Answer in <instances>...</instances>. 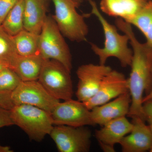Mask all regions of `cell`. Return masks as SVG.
<instances>
[{
  "label": "cell",
  "instance_id": "cell-1",
  "mask_svg": "<svg viewBox=\"0 0 152 152\" xmlns=\"http://www.w3.org/2000/svg\"><path fill=\"white\" fill-rule=\"evenodd\" d=\"M115 23L117 28L128 36L132 48L131 73L127 79L132 102L127 116L139 117L145 121L142 100L144 93L148 94L152 87V47L138 40L130 24L121 18H117Z\"/></svg>",
  "mask_w": 152,
  "mask_h": 152
},
{
  "label": "cell",
  "instance_id": "cell-2",
  "mask_svg": "<svg viewBox=\"0 0 152 152\" xmlns=\"http://www.w3.org/2000/svg\"><path fill=\"white\" fill-rule=\"evenodd\" d=\"M91 7V14L99 20L102 27L104 35V45L100 48L91 43L92 50L99 57V64L106 65L107 60L110 57H115L119 60L123 67L130 66L133 57L132 49L128 47L129 37L126 34H120L117 27L107 21L98 9L96 4L93 0H88Z\"/></svg>",
  "mask_w": 152,
  "mask_h": 152
},
{
  "label": "cell",
  "instance_id": "cell-3",
  "mask_svg": "<svg viewBox=\"0 0 152 152\" xmlns=\"http://www.w3.org/2000/svg\"><path fill=\"white\" fill-rule=\"evenodd\" d=\"M11 118L26 134L29 139L42 141L50 135L54 124L51 113L35 106L27 104L15 105L10 110Z\"/></svg>",
  "mask_w": 152,
  "mask_h": 152
},
{
  "label": "cell",
  "instance_id": "cell-4",
  "mask_svg": "<svg viewBox=\"0 0 152 152\" xmlns=\"http://www.w3.org/2000/svg\"><path fill=\"white\" fill-rule=\"evenodd\" d=\"M64 37L53 17L47 16L39 35V53L45 60L61 63L71 72L72 55Z\"/></svg>",
  "mask_w": 152,
  "mask_h": 152
},
{
  "label": "cell",
  "instance_id": "cell-5",
  "mask_svg": "<svg viewBox=\"0 0 152 152\" xmlns=\"http://www.w3.org/2000/svg\"><path fill=\"white\" fill-rule=\"evenodd\" d=\"M55 7L53 18L64 37L72 42L86 40L88 27L84 17L76 9L80 4L75 0H51Z\"/></svg>",
  "mask_w": 152,
  "mask_h": 152
},
{
  "label": "cell",
  "instance_id": "cell-6",
  "mask_svg": "<svg viewBox=\"0 0 152 152\" xmlns=\"http://www.w3.org/2000/svg\"><path fill=\"white\" fill-rule=\"evenodd\" d=\"M71 73L59 62L45 59L38 80L54 97L67 100L73 95Z\"/></svg>",
  "mask_w": 152,
  "mask_h": 152
},
{
  "label": "cell",
  "instance_id": "cell-7",
  "mask_svg": "<svg viewBox=\"0 0 152 152\" xmlns=\"http://www.w3.org/2000/svg\"><path fill=\"white\" fill-rule=\"evenodd\" d=\"M50 135L60 152L89 151L92 134L85 126L56 125Z\"/></svg>",
  "mask_w": 152,
  "mask_h": 152
},
{
  "label": "cell",
  "instance_id": "cell-8",
  "mask_svg": "<svg viewBox=\"0 0 152 152\" xmlns=\"http://www.w3.org/2000/svg\"><path fill=\"white\" fill-rule=\"evenodd\" d=\"M15 105H30L51 113L59 100L56 99L37 80L21 81L11 94Z\"/></svg>",
  "mask_w": 152,
  "mask_h": 152
},
{
  "label": "cell",
  "instance_id": "cell-9",
  "mask_svg": "<svg viewBox=\"0 0 152 152\" xmlns=\"http://www.w3.org/2000/svg\"><path fill=\"white\" fill-rule=\"evenodd\" d=\"M51 115L54 125L73 127L94 126L91 110L78 100L71 99L63 102H59Z\"/></svg>",
  "mask_w": 152,
  "mask_h": 152
},
{
  "label": "cell",
  "instance_id": "cell-10",
  "mask_svg": "<svg viewBox=\"0 0 152 152\" xmlns=\"http://www.w3.org/2000/svg\"><path fill=\"white\" fill-rule=\"evenodd\" d=\"M112 70L110 66L100 64H89L79 66L76 72L79 79L76 93L78 100L84 102L94 96L104 78Z\"/></svg>",
  "mask_w": 152,
  "mask_h": 152
},
{
  "label": "cell",
  "instance_id": "cell-11",
  "mask_svg": "<svg viewBox=\"0 0 152 152\" xmlns=\"http://www.w3.org/2000/svg\"><path fill=\"white\" fill-rule=\"evenodd\" d=\"M129 91L128 79L122 73L112 69L104 78L96 94L83 102L91 110Z\"/></svg>",
  "mask_w": 152,
  "mask_h": 152
},
{
  "label": "cell",
  "instance_id": "cell-12",
  "mask_svg": "<svg viewBox=\"0 0 152 152\" xmlns=\"http://www.w3.org/2000/svg\"><path fill=\"white\" fill-rule=\"evenodd\" d=\"M133 126L126 116L121 117L108 122L96 130L95 137L104 152H115V146L130 132Z\"/></svg>",
  "mask_w": 152,
  "mask_h": 152
},
{
  "label": "cell",
  "instance_id": "cell-13",
  "mask_svg": "<svg viewBox=\"0 0 152 152\" xmlns=\"http://www.w3.org/2000/svg\"><path fill=\"white\" fill-rule=\"evenodd\" d=\"M131 102V95L129 91L113 100L93 108L91 110V113L94 126H102L112 120L128 115Z\"/></svg>",
  "mask_w": 152,
  "mask_h": 152
},
{
  "label": "cell",
  "instance_id": "cell-14",
  "mask_svg": "<svg viewBox=\"0 0 152 152\" xmlns=\"http://www.w3.org/2000/svg\"><path fill=\"white\" fill-rule=\"evenodd\" d=\"M133 126L130 132L120 142L123 152H144L152 147V132L149 126L139 117L132 118Z\"/></svg>",
  "mask_w": 152,
  "mask_h": 152
},
{
  "label": "cell",
  "instance_id": "cell-15",
  "mask_svg": "<svg viewBox=\"0 0 152 152\" xmlns=\"http://www.w3.org/2000/svg\"><path fill=\"white\" fill-rule=\"evenodd\" d=\"M148 0H101V10L110 16L129 23L136 17Z\"/></svg>",
  "mask_w": 152,
  "mask_h": 152
},
{
  "label": "cell",
  "instance_id": "cell-16",
  "mask_svg": "<svg viewBox=\"0 0 152 152\" xmlns=\"http://www.w3.org/2000/svg\"><path fill=\"white\" fill-rule=\"evenodd\" d=\"M24 29L37 35L40 34L47 17V0H24Z\"/></svg>",
  "mask_w": 152,
  "mask_h": 152
},
{
  "label": "cell",
  "instance_id": "cell-17",
  "mask_svg": "<svg viewBox=\"0 0 152 152\" xmlns=\"http://www.w3.org/2000/svg\"><path fill=\"white\" fill-rule=\"evenodd\" d=\"M44 60L39 53L29 56H18L13 70L22 81L37 80L40 74Z\"/></svg>",
  "mask_w": 152,
  "mask_h": 152
},
{
  "label": "cell",
  "instance_id": "cell-18",
  "mask_svg": "<svg viewBox=\"0 0 152 152\" xmlns=\"http://www.w3.org/2000/svg\"><path fill=\"white\" fill-rule=\"evenodd\" d=\"M18 55L29 56L39 53V35L23 29L13 37Z\"/></svg>",
  "mask_w": 152,
  "mask_h": 152
},
{
  "label": "cell",
  "instance_id": "cell-19",
  "mask_svg": "<svg viewBox=\"0 0 152 152\" xmlns=\"http://www.w3.org/2000/svg\"><path fill=\"white\" fill-rule=\"evenodd\" d=\"M18 56L12 36L0 25V64L13 70Z\"/></svg>",
  "mask_w": 152,
  "mask_h": 152
},
{
  "label": "cell",
  "instance_id": "cell-20",
  "mask_svg": "<svg viewBox=\"0 0 152 152\" xmlns=\"http://www.w3.org/2000/svg\"><path fill=\"white\" fill-rule=\"evenodd\" d=\"M129 23L136 26L145 36L146 42L152 47V1H147L141 10Z\"/></svg>",
  "mask_w": 152,
  "mask_h": 152
},
{
  "label": "cell",
  "instance_id": "cell-21",
  "mask_svg": "<svg viewBox=\"0 0 152 152\" xmlns=\"http://www.w3.org/2000/svg\"><path fill=\"white\" fill-rule=\"evenodd\" d=\"M24 0H19L9 12L2 23L3 28L11 36L16 35L24 29Z\"/></svg>",
  "mask_w": 152,
  "mask_h": 152
},
{
  "label": "cell",
  "instance_id": "cell-22",
  "mask_svg": "<svg viewBox=\"0 0 152 152\" xmlns=\"http://www.w3.org/2000/svg\"><path fill=\"white\" fill-rule=\"evenodd\" d=\"M22 80L16 73L11 68L5 67L0 71V91L12 92Z\"/></svg>",
  "mask_w": 152,
  "mask_h": 152
},
{
  "label": "cell",
  "instance_id": "cell-23",
  "mask_svg": "<svg viewBox=\"0 0 152 152\" xmlns=\"http://www.w3.org/2000/svg\"><path fill=\"white\" fill-rule=\"evenodd\" d=\"M19 0H0V25Z\"/></svg>",
  "mask_w": 152,
  "mask_h": 152
},
{
  "label": "cell",
  "instance_id": "cell-24",
  "mask_svg": "<svg viewBox=\"0 0 152 152\" xmlns=\"http://www.w3.org/2000/svg\"><path fill=\"white\" fill-rule=\"evenodd\" d=\"M13 125L11 118L10 110L0 107V128Z\"/></svg>",
  "mask_w": 152,
  "mask_h": 152
},
{
  "label": "cell",
  "instance_id": "cell-25",
  "mask_svg": "<svg viewBox=\"0 0 152 152\" xmlns=\"http://www.w3.org/2000/svg\"><path fill=\"white\" fill-rule=\"evenodd\" d=\"M12 92L0 91V107L7 110H11L15 106L12 98Z\"/></svg>",
  "mask_w": 152,
  "mask_h": 152
},
{
  "label": "cell",
  "instance_id": "cell-26",
  "mask_svg": "<svg viewBox=\"0 0 152 152\" xmlns=\"http://www.w3.org/2000/svg\"><path fill=\"white\" fill-rule=\"evenodd\" d=\"M142 110L145 121L152 124V99L143 103Z\"/></svg>",
  "mask_w": 152,
  "mask_h": 152
},
{
  "label": "cell",
  "instance_id": "cell-27",
  "mask_svg": "<svg viewBox=\"0 0 152 152\" xmlns=\"http://www.w3.org/2000/svg\"><path fill=\"white\" fill-rule=\"evenodd\" d=\"M151 99H152V85L151 88V89L150 90V91L149 92L148 94H147L144 97L143 99L142 103L145 102V101Z\"/></svg>",
  "mask_w": 152,
  "mask_h": 152
},
{
  "label": "cell",
  "instance_id": "cell-28",
  "mask_svg": "<svg viewBox=\"0 0 152 152\" xmlns=\"http://www.w3.org/2000/svg\"><path fill=\"white\" fill-rule=\"evenodd\" d=\"M12 150L11 149L10 147L0 145V152H12Z\"/></svg>",
  "mask_w": 152,
  "mask_h": 152
},
{
  "label": "cell",
  "instance_id": "cell-29",
  "mask_svg": "<svg viewBox=\"0 0 152 152\" xmlns=\"http://www.w3.org/2000/svg\"><path fill=\"white\" fill-rule=\"evenodd\" d=\"M77 3H78L79 4H80L82 2L83 0H75Z\"/></svg>",
  "mask_w": 152,
  "mask_h": 152
},
{
  "label": "cell",
  "instance_id": "cell-30",
  "mask_svg": "<svg viewBox=\"0 0 152 152\" xmlns=\"http://www.w3.org/2000/svg\"><path fill=\"white\" fill-rule=\"evenodd\" d=\"M6 67L4 66L1 65L0 64V71H1L4 68Z\"/></svg>",
  "mask_w": 152,
  "mask_h": 152
},
{
  "label": "cell",
  "instance_id": "cell-31",
  "mask_svg": "<svg viewBox=\"0 0 152 152\" xmlns=\"http://www.w3.org/2000/svg\"><path fill=\"white\" fill-rule=\"evenodd\" d=\"M149 126L150 128H151V130L152 132V124H150L148 125Z\"/></svg>",
  "mask_w": 152,
  "mask_h": 152
},
{
  "label": "cell",
  "instance_id": "cell-32",
  "mask_svg": "<svg viewBox=\"0 0 152 152\" xmlns=\"http://www.w3.org/2000/svg\"><path fill=\"white\" fill-rule=\"evenodd\" d=\"M150 152H152V147L151 148V149L150 150V151H149Z\"/></svg>",
  "mask_w": 152,
  "mask_h": 152
},
{
  "label": "cell",
  "instance_id": "cell-33",
  "mask_svg": "<svg viewBox=\"0 0 152 152\" xmlns=\"http://www.w3.org/2000/svg\"></svg>",
  "mask_w": 152,
  "mask_h": 152
}]
</instances>
